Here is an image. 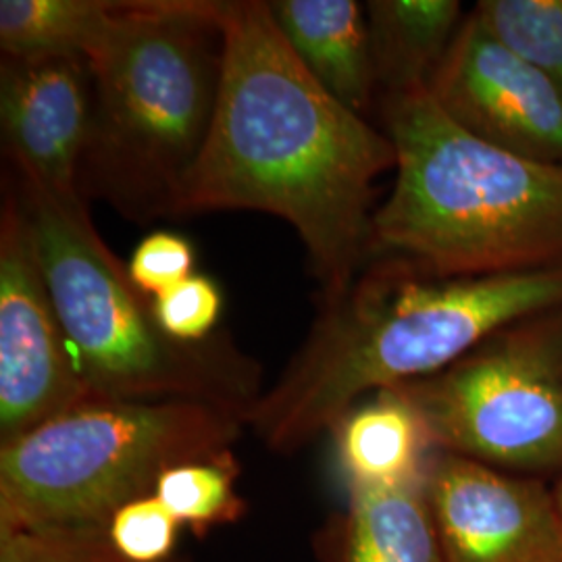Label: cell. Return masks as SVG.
<instances>
[{"instance_id": "obj_10", "label": "cell", "mask_w": 562, "mask_h": 562, "mask_svg": "<svg viewBox=\"0 0 562 562\" xmlns=\"http://www.w3.org/2000/svg\"><path fill=\"white\" fill-rule=\"evenodd\" d=\"M427 90L469 134L562 167L561 90L490 36L471 13Z\"/></svg>"}, {"instance_id": "obj_23", "label": "cell", "mask_w": 562, "mask_h": 562, "mask_svg": "<svg viewBox=\"0 0 562 562\" xmlns=\"http://www.w3.org/2000/svg\"><path fill=\"white\" fill-rule=\"evenodd\" d=\"M552 498H554V508H557V517H559V525H561L562 533V473L561 480L552 487Z\"/></svg>"}, {"instance_id": "obj_2", "label": "cell", "mask_w": 562, "mask_h": 562, "mask_svg": "<svg viewBox=\"0 0 562 562\" xmlns=\"http://www.w3.org/2000/svg\"><path fill=\"white\" fill-rule=\"evenodd\" d=\"M562 306V267L443 278L404 257H373L322 317L248 427L280 454L331 431L362 396L419 382L506 325Z\"/></svg>"}, {"instance_id": "obj_11", "label": "cell", "mask_w": 562, "mask_h": 562, "mask_svg": "<svg viewBox=\"0 0 562 562\" xmlns=\"http://www.w3.org/2000/svg\"><path fill=\"white\" fill-rule=\"evenodd\" d=\"M92 120V74L81 57L2 59V142L18 173L60 194H80Z\"/></svg>"}, {"instance_id": "obj_4", "label": "cell", "mask_w": 562, "mask_h": 562, "mask_svg": "<svg viewBox=\"0 0 562 562\" xmlns=\"http://www.w3.org/2000/svg\"><path fill=\"white\" fill-rule=\"evenodd\" d=\"M223 0H132L92 74L83 199L132 222L180 215L222 88Z\"/></svg>"}, {"instance_id": "obj_19", "label": "cell", "mask_w": 562, "mask_h": 562, "mask_svg": "<svg viewBox=\"0 0 562 562\" xmlns=\"http://www.w3.org/2000/svg\"><path fill=\"white\" fill-rule=\"evenodd\" d=\"M0 562H130L104 525H41L0 531ZM169 562H192L176 557Z\"/></svg>"}, {"instance_id": "obj_22", "label": "cell", "mask_w": 562, "mask_h": 562, "mask_svg": "<svg viewBox=\"0 0 562 562\" xmlns=\"http://www.w3.org/2000/svg\"><path fill=\"white\" fill-rule=\"evenodd\" d=\"M194 248L178 234L155 232L136 246L127 262L134 285L148 299H157L167 290L192 278Z\"/></svg>"}, {"instance_id": "obj_12", "label": "cell", "mask_w": 562, "mask_h": 562, "mask_svg": "<svg viewBox=\"0 0 562 562\" xmlns=\"http://www.w3.org/2000/svg\"><path fill=\"white\" fill-rule=\"evenodd\" d=\"M317 562H443L422 477L348 487V501L311 538Z\"/></svg>"}, {"instance_id": "obj_1", "label": "cell", "mask_w": 562, "mask_h": 562, "mask_svg": "<svg viewBox=\"0 0 562 562\" xmlns=\"http://www.w3.org/2000/svg\"><path fill=\"white\" fill-rule=\"evenodd\" d=\"M222 88L181 213L250 209L290 223L340 301L371 259L373 183L396 167L385 132L334 99L290 50L269 2H223Z\"/></svg>"}, {"instance_id": "obj_7", "label": "cell", "mask_w": 562, "mask_h": 562, "mask_svg": "<svg viewBox=\"0 0 562 562\" xmlns=\"http://www.w3.org/2000/svg\"><path fill=\"white\" fill-rule=\"evenodd\" d=\"M434 450L506 473H562V306L510 323L461 361L398 385Z\"/></svg>"}, {"instance_id": "obj_14", "label": "cell", "mask_w": 562, "mask_h": 562, "mask_svg": "<svg viewBox=\"0 0 562 562\" xmlns=\"http://www.w3.org/2000/svg\"><path fill=\"white\" fill-rule=\"evenodd\" d=\"M348 487L401 485L422 477L434 452L417 408L401 390L357 404L331 429Z\"/></svg>"}, {"instance_id": "obj_3", "label": "cell", "mask_w": 562, "mask_h": 562, "mask_svg": "<svg viewBox=\"0 0 562 562\" xmlns=\"http://www.w3.org/2000/svg\"><path fill=\"white\" fill-rule=\"evenodd\" d=\"M394 186L373 213L371 259L404 257L443 278L562 267V167L531 161L450 120L429 90L383 97Z\"/></svg>"}, {"instance_id": "obj_15", "label": "cell", "mask_w": 562, "mask_h": 562, "mask_svg": "<svg viewBox=\"0 0 562 562\" xmlns=\"http://www.w3.org/2000/svg\"><path fill=\"white\" fill-rule=\"evenodd\" d=\"M364 9L383 97L429 88L467 18L457 0H371Z\"/></svg>"}, {"instance_id": "obj_17", "label": "cell", "mask_w": 562, "mask_h": 562, "mask_svg": "<svg viewBox=\"0 0 562 562\" xmlns=\"http://www.w3.org/2000/svg\"><path fill=\"white\" fill-rule=\"evenodd\" d=\"M240 471L234 450L181 462L162 473L155 496L183 529L204 538L213 529L234 525L246 517L248 504L238 492Z\"/></svg>"}, {"instance_id": "obj_13", "label": "cell", "mask_w": 562, "mask_h": 562, "mask_svg": "<svg viewBox=\"0 0 562 562\" xmlns=\"http://www.w3.org/2000/svg\"><path fill=\"white\" fill-rule=\"evenodd\" d=\"M269 7L304 69L334 99L364 117L380 88L367 9L355 0H276Z\"/></svg>"}, {"instance_id": "obj_21", "label": "cell", "mask_w": 562, "mask_h": 562, "mask_svg": "<svg viewBox=\"0 0 562 562\" xmlns=\"http://www.w3.org/2000/svg\"><path fill=\"white\" fill-rule=\"evenodd\" d=\"M153 311L169 338L181 344H201L213 338L223 311V296L215 281L192 276L153 299Z\"/></svg>"}, {"instance_id": "obj_20", "label": "cell", "mask_w": 562, "mask_h": 562, "mask_svg": "<svg viewBox=\"0 0 562 562\" xmlns=\"http://www.w3.org/2000/svg\"><path fill=\"white\" fill-rule=\"evenodd\" d=\"M181 529L155 494L123 504L106 522L109 540L130 562L173 561Z\"/></svg>"}, {"instance_id": "obj_16", "label": "cell", "mask_w": 562, "mask_h": 562, "mask_svg": "<svg viewBox=\"0 0 562 562\" xmlns=\"http://www.w3.org/2000/svg\"><path fill=\"white\" fill-rule=\"evenodd\" d=\"M132 0H2L0 48L9 59L90 60L113 38Z\"/></svg>"}, {"instance_id": "obj_6", "label": "cell", "mask_w": 562, "mask_h": 562, "mask_svg": "<svg viewBox=\"0 0 562 562\" xmlns=\"http://www.w3.org/2000/svg\"><path fill=\"white\" fill-rule=\"evenodd\" d=\"M248 427L204 402L97 401L0 446V531L104 525L181 462L229 452Z\"/></svg>"}, {"instance_id": "obj_18", "label": "cell", "mask_w": 562, "mask_h": 562, "mask_svg": "<svg viewBox=\"0 0 562 562\" xmlns=\"http://www.w3.org/2000/svg\"><path fill=\"white\" fill-rule=\"evenodd\" d=\"M469 13L562 92V0H482Z\"/></svg>"}, {"instance_id": "obj_8", "label": "cell", "mask_w": 562, "mask_h": 562, "mask_svg": "<svg viewBox=\"0 0 562 562\" xmlns=\"http://www.w3.org/2000/svg\"><path fill=\"white\" fill-rule=\"evenodd\" d=\"M97 401L60 325L18 186H4L0 211V446Z\"/></svg>"}, {"instance_id": "obj_9", "label": "cell", "mask_w": 562, "mask_h": 562, "mask_svg": "<svg viewBox=\"0 0 562 562\" xmlns=\"http://www.w3.org/2000/svg\"><path fill=\"white\" fill-rule=\"evenodd\" d=\"M425 494L443 562H562L552 490L540 477L434 450Z\"/></svg>"}, {"instance_id": "obj_5", "label": "cell", "mask_w": 562, "mask_h": 562, "mask_svg": "<svg viewBox=\"0 0 562 562\" xmlns=\"http://www.w3.org/2000/svg\"><path fill=\"white\" fill-rule=\"evenodd\" d=\"M44 280L90 392L106 402H204L248 425L261 367L223 336L169 338L127 267L97 232L86 199L18 181Z\"/></svg>"}]
</instances>
